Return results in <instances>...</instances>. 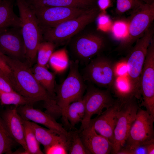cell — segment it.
I'll use <instances>...</instances> for the list:
<instances>
[{
    "instance_id": "6da1fadb",
    "label": "cell",
    "mask_w": 154,
    "mask_h": 154,
    "mask_svg": "<svg viewBox=\"0 0 154 154\" xmlns=\"http://www.w3.org/2000/svg\"><path fill=\"white\" fill-rule=\"evenodd\" d=\"M0 54L12 70L16 84V92L36 102L42 101L47 103L55 99L36 81L32 70L28 64L0 51Z\"/></svg>"
},
{
    "instance_id": "7a4b0ae2",
    "label": "cell",
    "mask_w": 154,
    "mask_h": 154,
    "mask_svg": "<svg viewBox=\"0 0 154 154\" xmlns=\"http://www.w3.org/2000/svg\"><path fill=\"white\" fill-rule=\"evenodd\" d=\"M78 61H70L68 76L60 84L56 87L55 100L58 110L64 124L68 125L66 118L67 108L71 103L83 97L86 88L84 79L79 70Z\"/></svg>"
},
{
    "instance_id": "3957f363",
    "label": "cell",
    "mask_w": 154,
    "mask_h": 154,
    "mask_svg": "<svg viewBox=\"0 0 154 154\" xmlns=\"http://www.w3.org/2000/svg\"><path fill=\"white\" fill-rule=\"evenodd\" d=\"M21 21L20 30L25 48V58L31 64L37 57L42 32L38 19L26 0H17Z\"/></svg>"
},
{
    "instance_id": "277c9868",
    "label": "cell",
    "mask_w": 154,
    "mask_h": 154,
    "mask_svg": "<svg viewBox=\"0 0 154 154\" xmlns=\"http://www.w3.org/2000/svg\"><path fill=\"white\" fill-rule=\"evenodd\" d=\"M154 29L150 27L136 41L125 57L127 75L133 88L136 98L141 101L139 79L144 63L148 47L153 38Z\"/></svg>"
},
{
    "instance_id": "5b68a950",
    "label": "cell",
    "mask_w": 154,
    "mask_h": 154,
    "mask_svg": "<svg viewBox=\"0 0 154 154\" xmlns=\"http://www.w3.org/2000/svg\"><path fill=\"white\" fill-rule=\"evenodd\" d=\"M100 11L97 5L85 13L42 31L45 41L56 44L70 39L96 19Z\"/></svg>"
},
{
    "instance_id": "8992f818",
    "label": "cell",
    "mask_w": 154,
    "mask_h": 154,
    "mask_svg": "<svg viewBox=\"0 0 154 154\" xmlns=\"http://www.w3.org/2000/svg\"><path fill=\"white\" fill-rule=\"evenodd\" d=\"M133 10L128 23L127 35L120 42L118 50L129 51L134 42L151 27L154 19V2L142 3Z\"/></svg>"
},
{
    "instance_id": "52a82bcc",
    "label": "cell",
    "mask_w": 154,
    "mask_h": 154,
    "mask_svg": "<svg viewBox=\"0 0 154 154\" xmlns=\"http://www.w3.org/2000/svg\"><path fill=\"white\" fill-rule=\"evenodd\" d=\"M139 104L138 100L134 97L121 102L114 130L113 147L111 154H116L124 146L129 129L140 107Z\"/></svg>"
},
{
    "instance_id": "ba28073f",
    "label": "cell",
    "mask_w": 154,
    "mask_h": 154,
    "mask_svg": "<svg viewBox=\"0 0 154 154\" xmlns=\"http://www.w3.org/2000/svg\"><path fill=\"white\" fill-rule=\"evenodd\" d=\"M142 100L139 104L143 106L154 117V40L153 38L147 48L139 79Z\"/></svg>"
},
{
    "instance_id": "9c48e42d",
    "label": "cell",
    "mask_w": 154,
    "mask_h": 154,
    "mask_svg": "<svg viewBox=\"0 0 154 154\" xmlns=\"http://www.w3.org/2000/svg\"><path fill=\"white\" fill-rule=\"evenodd\" d=\"M115 62L107 57L98 56L87 64L83 70L82 76L84 80L98 86L111 88L115 78Z\"/></svg>"
},
{
    "instance_id": "30bf717a",
    "label": "cell",
    "mask_w": 154,
    "mask_h": 154,
    "mask_svg": "<svg viewBox=\"0 0 154 154\" xmlns=\"http://www.w3.org/2000/svg\"><path fill=\"white\" fill-rule=\"evenodd\" d=\"M154 117L140 107L129 129L123 147L133 149L154 139Z\"/></svg>"
},
{
    "instance_id": "8fae6325",
    "label": "cell",
    "mask_w": 154,
    "mask_h": 154,
    "mask_svg": "<svg viewBox=\"0 0 154 154\" xmlns=\"http://www.w3.org/2000/svg\"><path fill=\"white\" fill-rule=\"evenodd\" d=\"M29 6L34 13L42 31L79 16L92 8Z\"/></svg>"
},
{
    "instance_id": "7c38bea8",
    "label": "cell",
    "mask_w": 154,
    "mask_h": 154,
    "mask_svg": "<svg viewBox=\"0 0 154 154\" xmlns=\"http://www.w3.org/2000/svg\"><path fill=\"white\" fill-rule=\"evenodd\" d=\"M86 89V93L83 97L85 114L80 129L88 124L93 115H99L104 109L112 106L116 101L112 97L110 88L102 90L90 85Z\"/></svg>"
},
{
    "instance_id": "4fadbf2b",
    "label": "cell",
    "mask_w": 154,
    "mask_h": 154,
    "mask_svg": "<svg viewBox=\"0 0 154 154\" xmlns=\"http://www.w3.org/2000/svg\"><path fill=\"white\" fill-rule=\"evenodd\" d=\"M72 52L79 62H88L104 49L106 42L101 35L94 33L83 34L78 37L71 44Z\"/></svg>"
},
{
    "instance_id": "5bb4252c",
    "label": "cell",
    "mask_w": 154,
    "mask_h": 154,
    "mask_svg": "<svg viewBox=\"0 0 154 154\" xmlns=\"http://www.w3.org/2000/svg\"><path fill=\"white\" fill-rule=\"evenodd\" d=\"M0 51L12 58H25V48L20 28H9L0 30Z\"/></svg>"
},
{
    "instance_id": "9a60e30c",
    "label": "cell",
    "mask_w": 154,
    "mask_h": 154,
    "mask_svg": "<svg viewBox=\"0 0 154 154\" xmlns=\"http://www.w3.org/2000/svg\"><path fill=\"white\" fill-rule=\"evenodd\" d=\"M78 131L84 146L90 154L111 153L113 143L106 137L97 133L90 121Z\"/></svg>"
},
{
    "instance_id": "2e32d148",
    "label": "cell",
    "mask_w": 154,
    "mask_h": 154,
    "mask_svg": "<svg viewBox=\"0 0 154 154\" xmlns=\"http://www.w3.org/2000/svg\"><path fill=\"white\" fill-rule=\"evenodd\" d=\"M33 105L27 104L17 107V111L23 119L42 125L67 138L68 132L62 124L58 123L55 118L45 112L35 108Z\"/></svg>"
},
{
    "instance_id": "e0dca14e",
    "label": "cell",
    "mask_w": 154,
    "mask_h": 154,
    "mask_svg": "<svg viewBox=\"0 0 154 154\" xmlns=\"http://www.w3.org/2000/svg\"><path fill=\"white\" fill-rule=\"evenodd\" d=\"M121 104V102L117 99L112 106L95 118L90 120L96 132L107 138L113 144L114 130Z\"/></svg>"
},
{
    "instance_id": "ac0fdd59",
    "label": "cell",
    "mask_w": 154,
    "mask_h": 154,
    "mask_svg": "<svg viewBox=\"0 0 154 154\" xmlns=\"http://www.w3.org/2000/svg\"><path fill=\"white\" fill-rule=\"evenodd\" d=\"M17 106L7 108L2 113L1 117L9 133L24 150V154H27V149L24 137L23 119L18 113Z\"/></svg>"
},
{
    "instance_id": "d6986e66",
    "label": "cell",
    "mask_w": 154,
    "mask_h": 154,
    "mask_svg": "<svg viewBox=\"0 0 154 154\" xmlns=\"http://www.w3.org/2000/svg\"><path fill=\"white\" fill-rule=\"evenodd\" d=\"M34 7H59L90 9L97 5V0H26Z\"/></svg>"
},
{
    "instance_id": "ffe728a7",
    "label": "cell",
    "mask_w": 154,
    "mask_h": 154,
    "mask_svg": "<svg viewBox=\"0 0 154 154\" xmlns=\"http://www.w3.org/2000/svg\"><path fill=\"white\" fill-rule=\"evenodd\" d=\"M11 0H0V30L9 28H20L19 17L14 13Z\"/></svg>"
},
{
    "instance_id": "44dd1931",
    "label": "cell",
    "mask_w": 154,
    "mask_h": 154,
    "mask_svg": "<svg viewBox=\"0 0 154 154\" xmlns=\"http://www.w3.org/2000/svg\"><path fill=\"white\" fill-rule=\"evenodd\" d=\"M30 122L37 140L44 148L58 143H65L67 145V138L65 136L54 131L43 127L33 122L30 121Z\"/></svg>"
},
{
    "instance_id": "7402d4cb",
    "label": "cell",
    "mask_w": 154,
    "mask_h": 154,
    "mask_svg": "<svg viewBox=\"0 0 154 154\" xmlns=\"http://www.w3.org/2000/svg\"><path fill=\"white\" fill-rule=\"evenodd\" d=\"M114 95L121 102L134 97L135 94L127 75L115 77L111 87Z\"/></svg>"
},
{
    "instance_id": "603a6c76",
    "label": "cell",
    "mask_w": 154,
    "mask_h": 154,
    "mask_svg": "<svg viewBox=\"0 0 154 154\" xmlns=\"http://www.w3.org/2000/svg\"><path fill=\"white\" fill-rule=\"evenodd\" d=\"M32 71L37 82L55 98L56 86L54 73L49 71L46 66L37 64L34 66Z\"/></svg>"
},
{
    "instance_id": "cb8c5ba5",
    "label": "cell",
    "mask_w": 154,
    "mask_h": 154,
    "mask_svg": "<svg viewBox=\"0 0 154 154\" xmlns=\"http://www.w3.org/2000/svg\"><path fill=\"white\" fill-rule=\"evenodd\" d=\"M85 114L84 104L83 98L70 104L68 106L66 118L70 127L72 128L82 121Z\"/></svg>"
},
{
    "instance_id": "d4e9b609",
    "label": "cell",
    "mask_w": 154,
    "mask_h": 154,
    "mask_svg": "<svg viewBox=\"0 0 154 154\" xmlns=\"http://www.w3.org/2000/svg\"><path fill=\"white\" fill-rule=\"evenodd\" d=\"M70 61L65 48L54 51L48 63L55 73H61L69 66Z\"/></svg>"
},
{
    "instance_id": "484cf974",
    "label": "cell",
    "mask_w": 154,
    "mask_h": 154,
    "mask_svg": "<svg viewBox=\"0 0 154 154\" xmlns=\"http://www.w3.org/2000/svg\"><path fill=\"white\" fill-rule=\"evenodd\" d=\"M23 120L25 139L27 149V154H44L40 149V144L36 138L30 121L23 119Z\"/></svg>"
},
{
    "instance_id": "4316f807",
    "label": "cell",
    "mask_w": 154,
    "mask_h": 154,
    "mask_svg": "<svg viewBox=\"0 0 154 154\" xmlns=\"http://www.w3.org/2000/svg\"><path fill=\"white\" fill-rule=\"evenodd\" d=\"M36 102L26 98L16 92H6L0 90L1 105H14L18 106L27 104L33 105Z\"/></svg>"
},
{
    "instance_id": "83f0119b",
    "label": "cell",
    "mask_w": 154,
    "mask_h": 154,
    "mask_svg": "<svg viewBox=\"0 0 154 154\" xmlns=\"http://www.w3.org/2000/svg\"><path fill=\"white\" fill-rule=\"evenodd\" d=\"M67 148L69 154H90L81 140L78 130L68 132Z\"/></svg>"
},
{
    "instance_id": "f1b7e54d",
    "label": "cell",
    "mask_w": 154,
    "mask_h": 154,
    "mask_svg": "<svg viewBox=\"0 0 154 154\" xmlns=\"http://www.w3.org/2000/svg\"><path fill=\"white\" fill-rule=\"evenodd\" d=\"M16 143L9 133L0 116V154H13L12 149Z\"/></svg>"
},
{
    "instance_id": "f546056e",
    "label": "cell",
    "mask_w": 154,
    "mask_h": 154,
    "mask_svg": "<svg viewBox=\"0 0 154 154\" xmlns=\"http://www.w3.org/2000/svg\"><path fill=\"white\" fill-rule=\"evenodd\" d=\"M56 46V44L50 41L42 42L37 50V64L46 67Z\"/></svg>"
},
{
    "instance_id": "4dcf8cb0",
    "label": "cell",
    "mask_w": 154,
    "mask_h": 154,
    "mask_svg": "<svg viewBox=\"0 0 154 154\" xmlns=\"http://www.w3.org/2000/svg\"><path fill=\"white\" fill-rule=\"evenodd\" d=\"M110 31L114 38L121 42L127 35L128 23L123 21H116L112 24Z\"/></svg>"
},
{
    "instance_id": "1f68e13d",
    "label": "cell",
    "mask_w": 154,
    "mask_h": 154,
    "mask_svg": "<svg viewBox=\"0 0 154 154\" xmlns=\"http://www.w3.org/2000/svg\"><path fill=\"white\" fill-rule=\"evenodd\" d=\"M142 3L139 0H117L116 10L117 13L122 14L135 9Z\"/></svg>"
},
{
    "instance_id": "d6a6232c",
    "label": "cell",
    "mask_w": 154,
    "mask_h": 154,
    "mask_svg": "<svg viewBox=\"0 0 154 154\" xmlns=\"http://www.w3.org/2000/svg\"><path fill=\"white\" fill-rule=\"evenodd\" d=\"M96 19L98 30L104 32L110 30L112 23L110 17L106 14V11L100 12Z\"/></svg>"
},
{
    "instance_id": "836d02e7",
    "label": "cell",
    "mask_w": 154,
    "mask_h": 154,
    "mask_svg": "<svg viewBox=\"0 0 154 154\" xmlns=\"http://www.w3.org/2000/svg\"><path fill=\"white\" fill-rule=\"evenodd\" d=\"M0 70L3 75L9 81L15 91L16 84L12 70L0 54Z\"/></svg>"
},
{
    "instance_id": "e575fe53",
    "label": "cell",
    "mask_w": 154,
    "mask_h": 154,
    "mask_svg": "<svg viewBox=\"0 0 154 154\" xmlns=\"http://www.w3.org/2000/svg\"><path fill=\"white\" fill-rule=\"evenodd\" d=\"M44 153L46 154H68L67 145L65 143H56L44 148Z\"/></svg>"
},
{
    "instance_id": "d590c367",
    "label": "cell",
    "mask_w": 154,
    "mask_h": 154,
    "mask_svg": "<svg viewBox=\"0 0 154 154\" xmlns=\"http://www.w3.org/2000/svg\"><path fill=\"white\" fill-rule=\"evenodd\" d=\"M114 70L115 77L127 75V66L125 58L115 62Z\"/></svg>"
},
{
    "instance_id": "8d00e7d4",
    "label": "cell",
    "mask_w": 154,
    "mask_h": 154,
    "mask_svg": "<svg viewBox=\"0 0 154 154\" xmlns=\"http://www.w3.org/2000/svg\"><path fill=\"white\" fill-rule=\"evenodd\" d=\"M0 90L6 92H16L8 79L1 75H0Z\"/></svg>"
},
{
    "instance_id": "74e56055",
    "label": "cell",
    "mask_w": 154,
    "mask_h": 154,
    "mask_svg": "<svg viewBox=\"0 0 154 154\" xmlns=\"http://www.w3.org/2000/svg\"><path fill=\"white\" fill-rule=\"evenodd\" d=\"M112 0H97V5L100 12H105L111 5Z\"/></svg>"
},
{
    "instance_id": "f35d334b",
    "label": "cell",
    "mask_w": 154,
    "mask_h": 154,
    "mask_svg": "<svg viewBox=\"0 0 154 154\" xmlns=\"http://www.w3.org/2000/svg\"><path fill=\"white\" fill-rule=\"evenodd\" d=\"M147 154H154V139H152L147 143Z\"/></svg>"
},
{
    "instance_id": "ab89813d",
    "label": "cell",
    "mask_w": 154,
    "mask_h": 154,
    "mask_svg": "<svg viewBox=\"0 0 154 154\" xmlns=\"http://www.w3.org/2000/svg\"><path fill=\"white\" fill-rule=\"evenodd\" d=\"M140 1V0H139ZM144 1L145 3L150 4L154 2V0H140Z\"/></svg>"
},
{
    "instance_id": "60d3db41",
    "label": "cell",
    "mask_w": 154,
    "mask_h": 154,
    "mask_svg": "<svg viewBox=\"0 0 154 154\" xmlns=\"http://www.w3.org/2000/svg\"><path fill=\"white\" fill-rule=\"evenodd\" d=\"M0 75H2L4 76L3 75V74L2 73V72H1V70H0Z\"/></svg>"
}]
</instances>
